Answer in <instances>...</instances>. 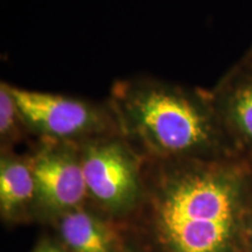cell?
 <instances>
[{
	"label": "cell",
	"instance_id": "6da1fadb",
	"mask_svg": "<svg viewBox=\"0 0 252 252\" xmlns=\"http://www.w3.org/2000/svg\"><path fill=\"white\" fill-rule=\"evenodd\" d=\"M147 161L140 207L157 252H242L252 198L244 162Z\"/></svg>",
	"mask_w": 252,
	"mask_h": 252
},
{
	"label": "cell",
	"instance_id": "7a4b0ae2",
	"mask_svg": "<svg viewBox=\"0 0 252 252\" xmlns=\"http://www.w3.org/2000/svg\"><path fill=\"white\" fill-rule=\"evenodd\" d=\"M108 104L119 133L145 160H219L238 154L212 94L134 77L116 82Z\"/></svg>",
	"mask_w": 252,
	"mask_h": 252
},
{
	"label": "cell",
	"instance_id": "3957f363",
	"mask_svg": "<svg viewBox=\"0 0 252 252\" xmlns=\"http://www.w3.org/2000/svg\"><path fill=\"white\" fill-rule=\"evenodd\" d=\"M88 198L100 212L122 217L143 202L145 158L123 135L110 134L78 145Z\"/></svg>",
	"mask_w": 252,
	"mask_h": 252
},
{
	"label": "cell",
	"instance_id": "277c9868",
	"mask_svg": "<svg viewBox=\"0 0 252 252\" xmlns=\"http://www.w3.org/2000/svg\"><path fill=\"white\" fill-rule=\"evenodd\" d=\"M9 89L28 132L39 140L80 145L94 138L119 133L108 103L98 104L11 84Z\"/></svg>",
	"mask_w": 252,
	"mask_h": 252
},
{
	"label": "cell",
	"instance_id": "5b68a950",
	"mask_svg": "<svg viewBox=\"0 0 252 252\" xmlns=\"http://www.w3.org/2000/svg\"><path fill=\"white\" fill-rule=\"evenodd\" d=\"M35 181V213L56 220L88 198L78 145L39 140L30 157Z\"/></svg>",
	"mask_w": 252,
	"mask_h": 252
},
{
	"label": "cell",
	"instance_id": "8992f818",
	"mask_svg": "<svg viewBox=\"0 0 252 252\" xmlns=\"http://www.w3.org/2000/svg\"><path fill=\"white\" fill-rule=\"evenodd\" d=\"M210 94L237 153L252 154V61L245 60Z\"/></svg>",
	"mask_w": 252,
	"mask_h": 252
},
{
	"label": "cell",
	"instance_id": "52a82bcc",
	"mask_svg": "<svg viewBox=\"0 0 252 252\" xmlns=\"http://www.w3.org/2000/svg\"><path fill=\"white\" fill-rule=\"evenodd\" d=\"M63 247L69 252H122L117 230L81 206L55 220Z\"/></svg>",
	"mask_w": 252,
	"mask_h": 252
},
{
	"label": "cell",
	"instance_id": "ba28073f",
	"mask_svg": "<svg viewBox=\"0 0 252 252\" xmlns=\"http://www.w3.org/2000/svg\"><path fill=\"white\" fill-rule=\"evenodd\" d=\"M0 213L12 222L35 213V181L30 157H19L11 150H1L0 157Z\"/></svg>",
	"mask_w": 252,
	"mask_h": 252
},
{
	"label": "cell",
	"instance_id": "9c48e42d",
	"mask_svg": "<svg viewBox=\"0 0 252 252\" xmlns=\"http://www.w3.org/2000/svg\"><path fill=\"white\" fill-rule=\"evenodd\" d=\"M30 133L21 117L13 94L6 82L0 83V141L1 150H11V146Z\"/></svg>",
	"mask_w": 252,
	"mask_h": 252
},
{
	"label": "cell",
	"instance_id": "30bf717a",
	"mask_svg": "<svg viewBox=\"0 0 252 252\" xmlns=\"http://www.w3.org/2000/svg\"><path fill=\"white\" fill-rule=\"evenodd\" d=\"M32 252H69L64 247L53 243L50 241H42Z\"/></svg>",
	"mask_w": 252,
	"mask_h": 252
},
{
	"label": "cell",
	"instance_id": "8fae6325",
	"mask_svg": "<svg viewBox=\"0 0 252 252\" xmlns=\"http://www.w3.org/2000/svg\"><path fill=\"white\" fill-rule=\"evenodd\" d=\"M248 236L250 238V242L252 243V198H251V206H250V213H249V222H248Z\"/></svg>",
	"mask_w": 252,
	"mask_h": 252
},
{
	"label": "cell",
	"instance_id": "7c38bea8",
	"mask_svg": "<svg viewBox=\"0 0 252 252\" xmlns=\"http://www.w3.org/2000/svg\"><path fill=\"white\" fill-rule=\"evenodd\" d=\"M247 60H248V61H252V50H251V52H250V54L248 55Z\"/></svg>",
	"mask_w": 252,
	"mask_h": 252
},
{
	"label": "cell",
	"instance_id": "4fadbf2b",
	"mask_svg": "<svg viewBox=\"0 0 252 252\" xmlns=\"http://www.w3.org/2000/svg\"><path fill=\"white\" fill-rule=\"evenodd\" d=\"M122 252H133V251L130 250V249H123Z\"/></svg>",
	"mask_w": 252,
	"mask_h": 252
}]
</instances>
